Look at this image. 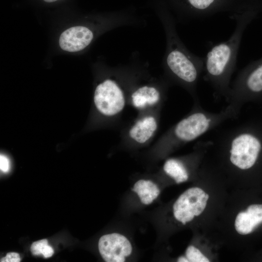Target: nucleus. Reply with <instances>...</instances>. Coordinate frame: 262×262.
<instances>
[{"instance_id":"nucleus-1","label":"nucleus","mask_w":262,"mask_h":262,"mask_svg":"<svg viewBox=\"0 0 262 262\" xmlns=\"http://www.w3.org/2000/svg\"><path fill=\"white\" fill-rule=\"evenodd\" d=\"M259 9L258 0H246L237 11L230 14L229 17L235 22L230 37L213 46L204 58V79L216 97L226 99L228 97L244 32Z\"/></svg>"},{"instance_id":"nucleus-2","label":"nucleus","mask_w":262,"mask_h":262,"mask_svg":"<svg viewBox=\"0 0 262 262\" xmlns=\"http://www.w3.org/2000/svg\"><path fill=\"white\" fill-rule=\"evenodd\" d=\"M239 114L229 104L219 112H211L201 106L198 99H195L192 110L168 131L162 144L167 149H173L197 139L226 121L236 119Z\"/></svg>"},{"instance_id":"nucleus-3","label":"nucleus","mask_w":262,"mask_h":262,"mask_svg":"<svg viewBox=\"0 0 262 262\" xmlns=\"http://www.w3.org/2000/svg\"><path fill=\"white\" fill-rule=\"evenodd\" d=\"M211 142L227 164L239 171L251 168L262 150L261 138L248 125L241 123L227 128Z\"/></svg>"},{"instance_id":"nucleus-4","label":"nucleus","mask_w":262,"mask_h":262,"mask_svg":"<svg viewBox=\"0 0 262 262\" xmlns=\"http://www.w3.org/2000/svg\"><path fill=\"white\" fill-rule=\"evenodd\" d=\"M167 69L174 80L198 99L196 87L204 71V59L189 52L181 42L175 41L168 46L165 59Z\"/></svg>"},{"instance_id":"nucleus-5","label":"nucleus","mask_w":262,"mask_h":262,"mask_svg":"<svg viewBox=\"0 0 262 262\" xmlns=\"http://www.w3.org/2000/svg\"><path fill=\"white\" fill-rule=\"evenodd\" d=\"M262 92V60L240 71L232 84L226 99L228 104L240 112L246 102Z\"/></svg>"},{"instance_id":"nucleus-6","label":"nucleus","mask_w":262,"mask_h":262,"mask_svg":"<svg viewBox=\"0 0 262 262\" xmlns=\"http://www.w3.org/2000/svg\"><path fill=\"white\" fill-rule=\"evenodd\" d=\"M94 101L98 111L109 116L120 114L126 104L123 90L119 84L111 79H107L97 86Z\"/></svg>"},{"instance_id":"nucleus-7","label":"nucleus","mask_w":262,"mask_h":262,"mask_svg":"<svg viewBox=\"0 0 262 262\" xmlns=\"http://www.w3.org/2000/svg\"><path fill=\"white\" fill-rule=\"evenodd\" d=\"M98 248L101 256L106 262H124L132 251L129 240L118 233L102 236L98 241Z\"/></svg>"},{"instance_id":"nucleus-8","label":"nucleus","mask_w":262,"mask_h":262,"mask_svg":"<svg viewBox=\"0 0 262 262\" xmlns=\"http://www.w3.org/2000/svg\"><path fill=\"white\" fill-rule=\"evenodd\" d=\"M93 38V33L88 28L82 26L71 27L60 35L61 48L68 52H77L87 47Z\"/></svg>"},{"instance_id":"nucleus-9","label":"nucleus","mask_w":262,"mask_h":262,"mask_svg":"<svg viewBox=\"0 0 262 262\" xmlns=\"http://www.w3.org/2000/svg\"><path fill=\"white\" fill-rule=\"evenodd\" d=\"M158 124V119L154 115L148 114L142 115L130 128L129 137L135 144H146L155 135Z\"/></svg>"},{"instance_id":"nucleus-10","label":"nucleus","mask_w":262,"mask_h":262,"mask_svg":"<svg viewBox=\"0 0 262 262\" xmlns=\"http://www.w3.org/2000/svg\"><path fill=\"white\" fill-rule=\"evenodd\" d=\"M162 98V93L156 87L144 85L132 92L130 100L134 108L142 110L155 106L161 101Z\"/></svg>"},{"instance_id":"nucleus-11","label":"nucleus","mask_w":262,"mask_h":262,"mask_svg":"<svg viewBox=\"0 0 262 262\" xmlns=\"http://www.w3.org/2000/svg\"><path fill=\"white\" fill-rule=\"evenodd\" d=\"M262 222V204H252L246 212H241L237 215L235 228L240 234L250 233L254 228Z\"/></svg>"},{"instance_id":"nucleus-12","label":"nucleus","mask_w":262,"mask_h":262,"mask_svg":"<svg viewBox=\"0 0 262 262\" xmlns=\"http://www.w3.org/2000/svg\"><path fill=\"white\" fill-rule=\"evenodd\" d=\"M163 170L177 183L186 181L189 177V172L186 164L180 159H167L164 164Z\"/></svg>"},{"instance_id":"nucleus-13","label":"nucleus","mask_w":262,"mask_h":262,"mask_svg":"<svg viewBox=\"0 0 262 262\" xmlns=\"http://www.w3.org/2000/svg\"><path fill=\"white\" fill-rule=\"evenodd\" d=\"M31 251L34 256L42 255L45 258L50 257L54 253L52 247L48 245L47 239L33 242L31 246Z\"/></svg>"},{"instance_id":"nucleus-14","label":"nucleus","mask_w":262,"mask_h":262,"mask_svg":"<svg viewBox=\"0 0 262 262\" xmlns=\"http://www.w3.org/2000/svg\"><path fill=\"white\" fill-rule=\"evenodd\" d=\"M186 257L190 262H209L210 260L206 258L200 251L193 246H189L185 252Z\"/></svg>"},{"instance_id":"nucleus-15","label":"nucleus","mask_w":262,"mask_h":262,"mask_svg":"<svg viewBox=\"0 0 262 262\" xmlns=\"http://www.w3.org/2000/svg\"><path fill=\"white\" fill-rule=\"evenodd\" d=\"M0 169L2 172L5 173L8 172L10 169L9 159L3 154L0 155Z\"/></svg>"},{"instance_id":"nucleus-16","label":"nucleus","mask_w":262,"mask_h":262,"mask_svg":"<svg viewBox=\"0 0 262 262\" xmlns=\"http://www.w3.org/2000/svg\"><path fill=\"white\" fill-rule=\"evenodd\" d=\"M0 262H19L20 261V256L16 252L8 253L5 257L0 259Z\"/></svg>"},{"instance_id":"nucleus-17","label":"nucleus","mask_w":262,"mask_h":262,"mask_svg":"<svg viewBox=\"0 0 262 262\" xmlns=\"http://www.w3.org/2000/svg\"><path fill=\"white\" fill-rule=\"evenodd\" d=\"M179 262H189V260L187 259L186 257L180 256V257L177 260Z\"/></svg>"},{"instance_id":"nucleus-18","label":"nucleus","mask_w":262,"mask_h":262,"mask_svg":"<svg viewBox=\"0 0 262 262\" xmlns=\"http://www.w3.org/2000/svg\"><path fill=\"white\" fill-rule=\"evenodd\" d=\"M44 0L47 2H52L55 1L57 0Z\"/></svg>"},{"instance_id":"nucleus-19","label":"nucleus","mask_w":262,"mask_h":262,"mask_svg":"<svg viewBox=\"0 0 262 262\" xmlns=\"http://www.w3.org/2000/svg\"></svg>"}]
</instances>
